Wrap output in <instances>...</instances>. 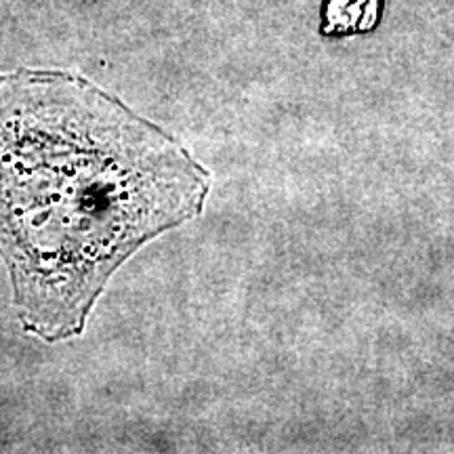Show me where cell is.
<instances>
[{
  "label": "cell",
  "mask_w": 454,
  "mask_h": 454,
  "mask_svg": "<svg viewBox=\"0 0 454 454\" xmlns=\"http://www.w3.org/2000/svg\"><path fill=\"white\" fill-rule=\"evenodd\" d=\"M208 192L173 135L95 82L0 74V261L17 322L43 343L81 337L112 276Z\"/></svg>",
  "instance_id": "1"
},
{
  "label": "cell",
  "mask_w": 454,
  "mask_h": 454,
  "mask_svg": "<svg viewBox=\"0 0 454 454\" xmlns=\"http://www.w3.org/2000/svg\"><path fill=\"white\" fill-rule=\"evenodd\" d=\"M383 13V0H326L322 11V34L354 36L377 27Z\"/></svg>",
  "instance_id": "2"
}]
</instances>
